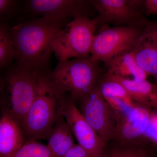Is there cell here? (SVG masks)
I'll return each mask as SVG.
<instances>
[{"label": "cell", "instance_id": "cell-1", "mask_svg": "<svg viewBox=\"0 0 157 157\" xmlns=\"http://www.w3.org/2000/svg\"><path fill=\"white\" fill-rule=\"evenodd\" d=\"M71 19L38 17L11 26L16 63L40 73L50 71L54 39Z\"/></svg>", "mask_w": 157, "mask_h": 157}, {"label": "cell", "instance_id": "cell-2", "mask_svg": "<svg viewBox=\"0 0 157 157\" xmlns=\"http://www.w3.org/2000/svg\"><path fill=\"white\" fill-rule=\"evenodd\" d=\"M50 71L39 75L35 99L21 123L26 141L47 137L63 115L68 97L52 81Z\"/></svg>", "mask_w": 157, "mask_h": 157}, {"label": "cell", "instance_id": "cell-3", "mask_svg": "<svg viewBox=\"0 0 157 157\" xmlns=\"http://www.w3.org/2000/svg\"><path fill=\"white\" fill-rule=\"evenodd\" d=\"M1 78L0 104L2 113L22 123L36 96L41 73L19 65H11Z\"/></svg>", "mask_w": 157, "mask_h": 157}, {"label": "cell", "instance_id": "cell-4", "mask_svg": "<svg viewBox=\"0 0 157 157\" xmlns=\"http://www.w3.org/2000/svg\"><path fill=\"white\" fill-rule=\"evenodd\" d=\"M98 63L91 57L59 63L51 70L49 76L56 86L76 103L87 95L98 84L101 75Z\"/></svg>", "mask_w": 157, "mask_h": 157}, {"label": "cell", "instance_id": "cell-5", "mask_svg": "<svg viewBox=\"0 0 157 157\" xmlns=\"http://www.w3.org/2000/svg\"><path fill=\"white\" fill-rule=\"evenodd\" d=\"M98 22L96 17H76L57 34L52 42V48L59 63L72 59L90 57L91 48Z\"/></svg>", "mask_w": 157, "mask_h": 157}, {"label": "cell", "instance_id": "cell-6", "mask_svg": "<svg viewBox=\"0 0 157 157\" xmlns=\"http://www.w3.org/2000/svg\"><path fill=\"white\" fill-rule=\"evenodd\" d=\"M144 28L129 26L101 27L93 39L91 57L106 64L118 55L132 51Z\"/></svg>", "mask_w": 157, "mask_h": 157}, {"label": "cell", "instance_id": "cell-7", "mask_svg": "<svg viewBox=\"0 0 157 157\" xmlns=\"http://www.w3.org/2000/svg\"><path fill=\"white\" fill-rule=\"evenodd\" d=\"M80 103V110L102 140L106 144L114 137L117 124L123 117L101 94L98 84Z\"/></svg>", "mask_w": 157, "mask_h": 157}, {"label": "cell", "instance_id": "cell-8", "mask_svg": "<svg viewBox=\"0 0 157 157\" xmlns=\"http://www.w3.org/2000/svg\"><path fill=\"white\" fill-rule=\"evenodd\" d=\"M94 8L92 1L29 0L22 1L19 23L41 17L57 19L90 17V9Z\"/></svg>", "mask_w": 157, "mask_h": 157}, {"label": "cell", "instance_id": "cell-9", "mask_svg": "<svg viewBox=\"0 0 157 157\" xmlns=\"http://www.w3.org/2000/svg\"><path fill=\"white\" fill-rule=\"evenodd\" d=\"M143 1L93 0L96 11L98 26H129L144 28L153 22L147 19L137 9Z\"/></svg>", "mask_w": 157, "mask_h": 157}, {"label": "cell", "instance_id": "cell-10", "mask_svg": "<svg viewBox=\"0 0 157 157\" xmlns=\"http://www.w3.org/2000/svg\"><path fill=\"white\" fill-rule=\"evenodd\" d=\"M63 116L78 145L92 157H101L105 144L86 120L75 101L70 97H68Z\"/></svg>", "mask_w": 157, "mask_h": 157}, {"label": "cell", "instance_id": "cell-11", "mask_svg": "<svg viewBox=\"0 0 157 157\" xmlns=\"http://www.w3.org/2000/svg\"><path fill=\"white\" fill-rule=\"evenodd\" d=\"M132 52L140 69L157 80V24L144 29Z\"/></svg>", "mask_w": 157, "mask_h": 157}, {"label": "cell", "instance_id": "cell-12", "mask_svg": "<svg viewBox=\"0 0 157 157\" xmlns=\"http://www.w3.org/2000/svg\"><path fill=\"white\" fill-rule=\"evenodd\" d=\"M150 121L149 109L137 105L119 122L113 139L121 141L137 139L144 135Z\"/></svg>", "mask_w": 157, "mask_h": 157}, {"label": "cell", "instance_id": "cell-13", "mask_svg": "<svg viewBox=\"0 0 157 157\" xmlns=\"http://www.w3.org/2000/svg\"><path fill=\"white\" fill-rule=\"evenodd\" d=\"M26 142L20 122L10 114L2 113L0 120V157H14Z\"/></svg>", "mask_w": 157, "mask_h": 157}, {"label": "cell", "instance_id": "cell-14", "mask_svg": "<svg viewBox=\"0 0 157 157\" xmlns=\"http://www.w3.org/2000/svg\"><path fill=\"white\" fill-rule=\"evenodd\" d=\"M150 138L144 135L128 141L111 139L105 144L101 157H154Z\"/></svg>", "mask_w": 157, "mask_h": 157}, {"label": "cell", "instance_id": "cell-15", "mask_svg": "<svg viewBox=\"0 0 157 157\" xmlns=\"http://www.w3.org/2000/svg\"><path fill=\"white\" fill-rule=\"evenodd\" d=\"M104 76L121 83L127 90L132 101L136 104L149 109L157 108V86L147 80L136 81L109 75Z\"/></svg>", "mask_w": 157, "mask_h": 157}, {"label": "cell", "instance_id": "cell-16", "mask_svg": "<svg viewBox=\"0 0 157 157\" xmlns=\"http://www.w3.org/2000/svg\"><path fill=\"white\" fill-rule=\"evenodd\" d=\"M106 65V73L112 76L136 81L146 80L149 76L137 65L132 51L118 55Z\"/></svg>", "mask_w": 157, "mask_h": 157}, {"label": "cell", "instance_id": "cell-17", "mask_svg": "<svg viewBox=\"0 0 157 157\" xmlns=\"http://www.w3.org/2000/svg\"><path fill=\"white\" fill-rule=\"evenodd\" d=\"M73 136L64 116H62L48 133L47 146L56 157H64L75 144Z\"/></svg>", "mask_w": 157, "mask_h": 157}, {"label": "cell", "instance_id": "cell-18", "mask_svg": "<svg viewBox=\"0 0 157 157\" xmlns=\"http://www.w3.org/2000/svg\"><path fill=\"white\" fill-rule=\"evenodd\" d=\"M98 85L101 94L105 99H118L131 107L138 105L132 101L127 90L117 82L106 78L104 75L101 76L100 75L98 78Z\"/></svg>", "mask_w": 157, "mask_h": 157}, {"label": "cell", "instance_id": "cell-19", "mask_svg": "<svg viewBox=\"0 0 157 157\" xmlns=\"http://www.w3.org/2000/svg\"><path fill=\"white\" fill-rule=\"evenodd\" d=\"M11 26L0 23V67L7 68L16 58V52L11 33Z\"/></svg>", "mask_w": 157, "mask_h": 157}, {"label": "cell", "instance_id": "cell-20", "mask_svg": "<svg viewBox=\"0 0 157 157\" xmlns=\"http://www.w3.org/2000/svg\"><path fill=\"white\" fill-rule=\"evenodd\" d=\"M21 1L0 0L1 23L11 26L17 24L19 18Z\"/></svg>", "mask_w": 157, "mask_h": 157}, {"label": "cell", "instance_id": "cell-21", "mask_svg": "<svg viewBox=\"0 0 157 157\" xmlns=\"http://www.w3.org/2000/svg\"><path fill=\"white\" fill-rule=\"evenodd\" d=\"M14 157H56L47 145L36 140L26 141Z\"/></svg>", "mask_w": 157, "mask_h": 157}, {"label": "cell", "instance_id": "cell-22", "mask_svg": "<svg viewBox=\"0 0 157 157\" xmlns=\"http://www.w3.org/2000/svg\"><path fill=\"white\" fill-rule=\"evenodd\" d=\"M64 157H92L78 144H75L68 151Z\"/></svg>", "mask_w": 157, "mask_h": 157}, {"label": "cell", "instance_id": "cell-23", "mask_svg": "<svg viewBox=\"0 0 157 157\" xmlns=\"http://www.w3.org/2000/svg\"><path fill=\"white\" fill-rule=\"evenodd\" d=\"M144 6L148 14H157V0L144 1Z\"/></svg>", "mask_w": 157, "mask_h": 157}, {"label": "cell", "instance_id": "cell-24", "mask_svg": "<svg viewBox=\"0 0 157 157\" xmlns=\"http://www.w3.org/2000/svg\"><path fill=\"white\" fill-rule=\"evenodd\" d=\"M156 125V126L157 128V121L156 123V125Z\"/></svg>", "mask_w": 157, "mask_h": 157}]
</instances>
